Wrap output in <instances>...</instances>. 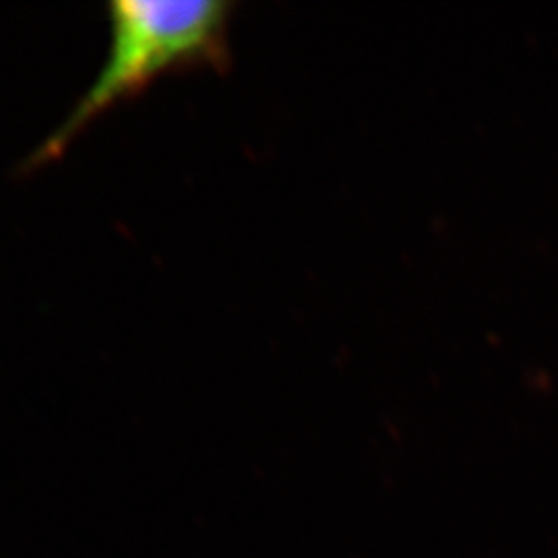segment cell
Here are the masks:
<instances>
[{
	"instance_id": "cell-1",
	"label": "cell",
	"mask_w": 558,
	"mask_h": 558,
	"mask_svg": "<svg viewBox=\"0 0 558 558\" xmlns=\"http://www.w3.org/2000/svg\"><path fill=\"white\" fill-rule=\"evenodd\" d=\"M228 0H119L108 7L110 52L96 81L29 166L57 160L101 112L137 96L156 77L177 69L221 66L228 60Z\"/></svg>"
}]
</instances>
